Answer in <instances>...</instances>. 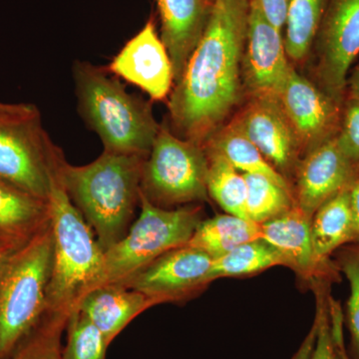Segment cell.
I'll return each instance as SVG.
<instances>
[{"instance_id": "cell-1", "label": "cell", "mask_w": 359, "mask_h": 359, "mask_svg": "<svg viewBox=\"0 0 359 359\" xmlns=\"http://www.w3.org/2000/svg\"><path fill=\"white\" fill-rule=\"evenodd\" d=\"M249 15L250 0H212L204 34L168 100L177 136L204 146L242 101Z\"/></svg>"}, {"instance_id": "cell-2", "label": "cell", "mask_w": 359, "mask_h": 359, "mask_svg": "<svg viewBox=\"0 0 359 359\" xmlns=\"http://www.w3.org/2000/svg\"><path fill=\"white\" fill-rule=\"evenodd\" d=\"M146 158L103 151L84 166H74L66 159L61 164V184L103 252L120 242L135 221Z\"/></svg>"}, {"instance_id": "cell-3", "label": "cell", "mask_w": 359, "mask_h": 359, "mask_svg": "<svg viewBox=\"0 0 359 359\" xmlns=\"http://www.w3.org/2000/svg\"><path fill=\"white\" fill-rule=\"evenodd\" d=\"M80 117L105 152L148 157L159 132L150 104L129 93L106 68L76 61L72 68Z\"/></svg>"}, {"instance_id": "cell-4", "label": "cell", "mask_w": 359, "mask_h": 359, "mask_svg": "<svg viewBox=\"0 0 359 359\" xmlns=\"http://www.w3.org/2000/svg\"><path fill=\"white\" fill-rule=\"evenodd\" d=\"M49 208L53 261L47 311L70 314L95 285L102 269L104 252L91 226L71 202L59 174L52 188Z\"/></svg>"}, {"instance_id": "cell-5", "label": "cell", "mask_w": 359, "mask_h": 359, "mask_svg": "<svg viewBox=\"0 0 359 359\" xmlns=\"http://www.w3.org/2000/svg\"><path fill=\"white\" fill-rule=\"evenodd\" d=\"M53 261L51 224L16 250L0 280V359H7L47 313Z\"/></svg>"}, {"instance_id": "cell-6", "label": "cell", "mask_w": 359, "mask_h": 359, "mask_svg": "<svg viewBox=\"0 0 359 359\" xmlns=\"http://www.w3.org/2000/svg\"><path fill=\"white\" fill-rule=\"evenodd\" d=\"M65 160L36 105L0 101V179L49 202Z\"/></svg>"}, {"instance_id": "cell-7", "label": "cell", "mask_w": 359, "mask_h": 359, "mask_svg": "<svg viewBox=\"0 0 359 359\" xmlns=\"http://www.w3.org/2000/svg\"><path fill=\"white\" fill-rule=\"evenodd\" d=\"M140 209L126 236L104 252L102 269L92 289L124 282L158 257L188 244L204 219L199 204L165 209L142 194Z\"/></svg>"}, {"instance_id": "cell-8", "label": "cell", "mask_w": 359, "mask_h": 359, "mask_svg": "<svg viewBox=\"0 0 359 359\" xmlns=\"http://www.w3.org/2000/svg\"><path fill=\"white\" fill-rule=\"evenodd\" d=\"M207 178L204 147L160 125L142 170V196L165 209L200 204L210 199Z\"/></svg>"}, {"instance_id": "cell-9", "label": "cell", "mask_w": 359, "mask_h": 359, "mask_svg": "<svg viewBox=\"0 0 359 359\" xmlns=\"http://www.w3.org/2000/svg\"><path fill=\"white\" fill-rule=\"evenodd\" d=\"M313 46L316 84L344 105L349 69L359 55V0H330Z\"/></svg>"}, {"instance_id": "cell-10", "label": "cell", "mask_w": 359, "mask_h": 359, "mask_svg": "<svg viewBox=\"0 0 359 359\" xmlns=\"http://www.w3.org/2000/svg\"><path fill=\"white\" fill-rule=\"evenodd\" d=\"M212 262L214 259L203 250L185 245L170 250L119 283L161 304L183 302L214 282Z\"/></svg>"}, {"instance_id": "cell-11", "label": "cell", "mask_w": 359, "mask_h": 359, "mask_svg": "<svg viewBox=\"0 0 359 359\" xmlns=\"http://www.w3.org/2000/svg\"><path fill=\"white\" fill-rule=\"evenodd\" d=\"M231 122L292 186L304 158L299 138L276 98H249Z\"/></svg>"}, {"instance_id": "cell-12", "label": "cell", "mask_w": 359, "mask_h": 359, "mask_svg": "<svg viewBox=\"0 0 359 359\" xmlns=\"http://www.w3.org/2000/svg\"><path fill=\"white\" fill-rule=\"evenodd\" d=\"M292 68L282 32L264 18L254 0H250L249 25L243 55L245 95L278 99Z\"/></svg>"}, {"instance_id": "cell-13", "label": "cell", "mask_w": 359, "mask_h": 359, "mask_svg": "<svg viewBox=\"0 0 359 359\" xmlns=\"http://www.w3.org/2000/svg\"><path fill=\"white\" fill-rule=\"evenodd\" d=\"M278 100L299 138L304 157L337 136L344 105L335 102L294 67Z\"/></svg>"}, {"instance_id": "cell-14", "label": "cell", "mask_w": 359, "mask_h": 359, "mask_svg": "<svg viewBox=\"0 0 359 359\" xmlns=\"http://www.w3.org/2000/svg\"><path fill=\"white\" fill-rule=\"evenodd\" d=\"M107 70L139 87L155 101L165 100L173 90V65L152 18L123 46Z\"/></svg>"}, {"instance_id": "cell-15", "label": "cell", "mask_w": 359, "mask_h": 359, "mask_svg": "<svg viewBox=\"0 0 359 359\" xmlns=\"http://www.w3.org/2000/svg\"><path fill=\"white\" fill-rule=\"evenodd\" d=\"M335 137L304 156L295 173V207L309 218L320 205L348 188L359 175V169L341 152Z\"/></svg>"}, {"instance_id": "cell-16", "label": "cell", "mask_w": 359, "mask_h": 359, "mask_svg": "<svg viewBox=\"0 0 359 359\" xmlns=\"http://www.w3.org/2000/svg\"><path fill=\"white\" fill-rule=\"evenodd\" d=\"M311 218L297 207L282 216L261 224L262 238L280 252L285 266L292 269L302 280L313 287L320 283L339 280V269L318 263L314 255L311 233Z\"/></svg>"}, {"instance_id": "cell-17", "label": "cell", "mask_w": 359, "mask_h": 359, "mask_svg": "<svg viewBox=\"0 0 359 359\" xmlns=\"http://www.w3.org/2000/svg\"><path fill=\"white\" fill-rule=\"evenodd\" d=\"M155 1L161 20V39L171 57L176 83L204 34L211 14L212 0Z\"/></svg>"}, {"instance_id": "cell-18", "label": "cell", "mask_w": 359, "mask_h": 359, "mask_svg": "<svg viewBox=\"0 0 359 359\" xmlns=\"http://www.w3.org/2000/svg\"><path fill=\"white\" fill-rule=\"evenodd\" d=\"M161 304L157 299L120 283L90 290L75 308L98 327L110 344L144 311Z\"/></svg>"}, {"instance_id": "cell-19", "label": "cell", "mask_w": 359, "mask_h": 359, "mask_svg": "<svg viewBox=\"0 0 359 359\" xmlns=\"http://www.w3.org/2000/svg\"><path fill=\"white\" fill-rule=\"evenodd\" d=\"M49 223V202L0 179V243L20 249Z\"/></svg>"}, {"instance_id": "cell-20", "label": "cell", "mask_w": 359, "mask_h": 359, "mask_svg": "<svg viewBox=\"0 0 359 359\" xmlns=\"http://www.w3.org/2000/svg\"><path fill=\"white\" fill-rule=\"evenodd\" d=\"M349 187L328 200L314 212L311 223V242L318 263L334 266L332 257L344 245L354 243V224Z\"/></svg>"}, {"instance_id": "cell-21", "label": "cell", "mask_w": 359, "mask_h": 359, "mask_svg": "<svg viewBox=\"0 0 359 359\" xmlns=\"http://www.w3.org/2000/svg\"><path fill=\"white\" fill-rule=\"evenodd\" d=\"M261 238L259 224L226 212L203 219L187 245L217 259L238 245Z\"/></svg>"}, {"instance_id": "cell-22", "label": "cell", "mask_w": 359, "mask_h": 359, "mask_svg": "<svg viewBox=\"0 0 359 359\" xmlns=\"http://www.w3.org/2000/svg\"><path fill=\"white\" fill-rule=\"evenodd\" d=\"M203 147L211 149L223 155L243 174L261 175L294 193L289 181L269 164L259 149L231 121L212 135Z\"/></svg>"}, {"instance_id": "cell-23", "label": "cell", "mask_w": 359, "mask_h": 359, "mask_svg": "<svg viewBox=\"0 0 359 359\" xmlns=\"http://www.w3.org/2000/svg\"><path fill=\"white\" fill-rule=\"evenodd\" d=\"M204 149L208 159L207 187L209 197L226 214L250 219L247 210V183L244 174L236 169L223 155L211 149Z\"/></svg>"}, {"instance_id": "cell-24", "label": "cell", "mask_w": 359, "mask_h": 359, "mask_svg": "<svg viewBox=\"0 0 359 359\" xmlns=\"http://www.w3.org/2000/svg\"><path fill=\"white\" fill-rule=\"evenodd\" d=\"M330 0H290L285 45L294 62L304 60L313 47L321 20Z\"/></svg>"}, {"instance_id": "cell-25", "label": "cell", "mask_w": 359, "mask_h": 359, "mask_svg": "<svg viewBox=\"0 0 359 359\" xmlns=\"http://www.w3.org/2000/svg\"><path fill=\"white\" fill-rule=\"evenodd\" d=\"M278 266H285L280 252L263 238H257L214 259L212 278L254 276Z\"/></svg>"}, {"instance_id": "cell-26", "label": "cell", "mask_w": 359, "mask_h": 359, "mask_svg": "<svg viewBox=\"0 0 359 359\" xmlns=\"http://www.w3.org/2000/svg\"><path fill=\"white\" fill-rule=\"evenodd\" d=\"M247 183L248 216L255 224H263L294 207V193L261 175L244 174Z\"/></svg>"}, {"instance_id": "cell-27", "label": "cell", "mask_w": 359, "mask_h": 359, "mask_svg": "<svg viewBox=\"0 0 359 359\" xmlns=\"http://www.w3.org/2000/svg\"><path fill=\"white\" fill-rule=\"evenodd\" d=\"M69 314L47 313L41 323L7 359H63L61 344Z\"/></svg>"}, {"instance_id": "cell-28", "label": "cell", "mask_w": 359, "mask_h": 359, "mask_svg": "<svg viewBox=\"0 0 359 359\" xmlns=\"http://www.w3.org/2000/svg\"><path fill=\"white\" fill-rule=\"evenodd\" d=\"M65 330L63 359H106L110 342L76 308L71 311Z\"/></svg>"}, {"instance_id": "cell-29", "label": "cell", "mask_w": 359, "mask_h": 359, "mask_svg": "<svg viewBox=\"0 0 359 359\" xmlns=\"http://www.w3.org/2000/svg\"><path fill=\"white\" fill-rule=\"evenodd\" d=\"M340 273L348 280L351 294L347 299L346 323L351 335V359H359V243L344 245L335 252Z\"/></svg>"}, {"instance_id": "cell-30", "label": "cell", "mask_w": 359, "mask_h": 359, "mask_svg": "<svg viewBox=\"0 0 359 359\" xmlns=\"http://www.w3.org/2000/svg\"><path fill=\"white\" fill-rule=\"evenodd\" d=\"M330 283H318L313 287L316 295V320L318 334L313 353L309 359H339L332 334L330 316Z\"/></svg>"}, {"instance_id": "cell-31", "label": "cell", "mask_w": 359, "mask_h": 359, "mask_svg": "<svg viewBox=\"0 0 359 359\" xmlns=\"http://www.w3.org/2000/svg\"><path fill=\"white\" fill-rule=\"evenodd\" d=\"M335 139L341 152L359 169V99L347 97L344 101Z\"/></svg>"}, {"instance_id": "cell-32", "label": "cell", "mask_w": 359, "mask_h": 359, "mask_svg": "<svg viewBox=\"0 0 359 359\" xmlns=\"http://www.w3.org/2000/svg\"><path fill=\"white\" fill-rule=\"evenodd\" d=\"M264 18L276 29L283 32L289 14L290 0H254Z\"/></svg>"}, {"instance_id": "cell-33", "label": "cell", "mask_w": 359, "mask_h": 359, "mask_svg": "<svg viewBox=\"0 0 359 359\" xmlns=\"http://www.w3.org/2000/svg\"><path fill=\"white\" fill-rule=\"evenodd\" d=\"M344 313L340 309H334L330 313V321H332V334L337 347L339 359H351L347 353L344 339Z\"/></svg>"}, {"instance_id": "cell-34", "label": "cell", "mask_w": 359, "mask_h": 359, "mask_svg": "<svg viewBox=\"0 0 359 359\" xmlns=\"http://www.w3.org/2000/svg\"><path fill=\"white\" fill-rule=\"evenodd\" d=\"M349 202L354 224V243H359V175L349 186Z\"/></svg>"}, {"instance_id": "cell-35", "label": "cell", "mask_w": 359, "mask_h": 359, "mask_svg": "<svg viewBox=\"0 0 359 359\" xmlns=\"http://www.w3.org/2000/svg\"><path fill=\"white\" fill-rule=\"evenodd\" d=\"M316 334H318V323L316 318L313 323L311 330L306 339L302 341V346L297 349V353L292 356V359H309L311 358V353H313L314 344H316Z\"/></svg>"}, {"instance_id": "cell-36", "label": "cell", "mask_w": 359, "mask_h": 359, "mask_svg": "<svg viewBox=\"0 0 359 359\" xmlns=\"http://www.w3.org/2000/svg\"><path fill=\"white\" fill-rule=\"evenodd\" d=\"M359 99V65L354 68L353 72L347 79L346 98Z\"/></svg>"}, {"instance_id": "cell-37", "label": "cell", "mask_w": 359, "mask_h": 359, "mask_svg": "<svg viewBox=\"0 0 359 359\" xmlns=\"http://www.w3.org/2000/svg\"><path fill=\"white\" fill-rule=\"evenodd\" d=\"M16 250L18 249H14V248L9 247V245L4 244V243H0V280H1L9 259H11V256H13V252Z\"/></svg>"}]
</instances>
